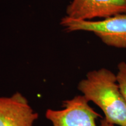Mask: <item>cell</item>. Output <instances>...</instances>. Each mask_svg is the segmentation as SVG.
<instances>
[{
    "label": "cell",
    "mask_w": 126,
    "mask_h": 126,
    "mask_svg": "<svg viewBox=\"0 0 126 126\" xmlns=\"http://www.w3.org/2000/svg\"><path fill=\"white\" fill-rule=\"evenodd\" d=\"M37 118L38 114L20 93L0 97V126H33Z\"/></svg>",
    "instance_id": "5"
},
{
    "label": "cell",
    "mask_w": 126,
    "mask_h": 126,
    "mask_svg": "<svg viewBox=\"0 0 126 126\" xmlns=\"http://www.w3.org/2000/svg\"><path fill=\"white\" fill-rule=\"evenodd\" d=\"M60 24L67 32H91L109 46L126 48V13L98 21L75 20L65 16Z\"/></svg>",
    "instance_id": "2"
},
{
    "label": "cell",
    "mask_w": 126,
    "mask_h": 126,
    "mask_svg": "<svg viewBox=\"0 0 126 126\" xmlns=\"http://www.w3.org/2000/svg\"><path fill=\"white\" fill-rule=\"evenodd\" d=\"M118 72L116 74L120 91L126 101V62L122 61L118 64Z\"/></svg>",
    "instance_id": "6"
},
{
    "label": "cell",
    "mask_w": 126,
    "mask_h": 126,
    "mask_svg": "<svg viewBox=\"0 0 126 126\" xmlns=\"http://www.w3.org/2000/svg\"><path fill=\"white\" fill-rule=\"evenodd\" d=\"M63 107L59 110L49 109L46 112V117L53 126H96V120L101 117L83 95L65 100Z\"/></svg>",
    "instance_id": "3"
},
{
    "label": "cell",
    "mask_w": 126,
    "mask_h": 126,
    "mask_svg": "<svg viewBox=\"0 0 126 126\" xmlns=\"http://www.w3.org/2000/svg\"><path fill=\"white\" fill-rule=\"evenodd\" d=\"M100 126H114V124L108 122L106 119H102V120L100 122Z\"/></svg>",
    "instance_id": "7"
},
{
    "label": "cell",
    "mask_w": 126,
    "mask_h": 126,
    "mask_svg": "<svg viewBox=\"0 0 126 126\" xmlns=\"http://www.w3.org/2000/svg\"><path fill=\"white\" fill-rule=\"evenodd\" d=\"M78 89L102 110L108 122L126 126V101L113 72L104 68L89 71L78 83Z\"/></svg>",
    "instance_id": "1"
},
{
    "label": "cell",
    "mask_w": 126,
    "mask_h": 126,
    "mask_svg": "<svg viewBox=\"0 0 126 126\" xmlns=\"http://www.w3.org/2000/svg\"><path fill=\"white\" fill-rule=\"evenodd\" d=\"M66 13L67 17L75 20L105 19L126 13V0H72Z\"/></svg>",
    "instance_id": "4"
}]
</instances>
